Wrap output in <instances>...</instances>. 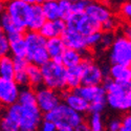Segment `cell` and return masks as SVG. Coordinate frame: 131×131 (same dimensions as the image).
Instances as JSON below:
<instances>
[{"mask_svg":"<svg viewBox=\"0 0 131 131\" xmlns=\"http://www.w3.org/2000/svg\"><path fill=\"white\" fill-rule=\"evenodd\" d=\"M107 75L117 82H131V68L130 66L112 64L108 69Z\"/></svg>","mask_w":131,"mask_h":131,"instance_id":"obj_22","label":"cell"},{"mask_svg":"<svg viewBox=\"0 0 131 131\" xmlns=\"http://www.w3.org/2000/svg\"><path fill=\"white\" fill-rule=\"evenodd\" d=\"M30 8L31 5L25 3L22 0H8L5 4V13H7L19 27L26 30Z\"/></svg>","mask_w":131,"mask_h":131,"instance_id":"obj_7","label":"cell"},{"mask_svg":"<svg viewBox=\"0 0 131 131\" xmlns=\"http://www.w3.org/2000/svg\"><path fill=\"white\" fill-rule=\"evenodd\" d=\"M82 72H83V61L71 67L66 68V88L74 89L75 87L81 85L82 79Z\"/></svg>","mask_w":131,"mask_h":131,"instance_id":"obj_21","label":"cell"},{"mask_svg":"<svg viewBox=\"0 0 131 131\" xmlns=\"http://www.w3.org/2000/svg\"><path fill=\"white\" fill-rule=\"evenodd\" d=\"M121 13L122 15L127 18V19H130L131 17V3L130 2H125L122 7H121Z\"/></svg>","mask_w":131,"mask_h":131,"instance_id":"obj_42","label":"cell"},{"mask_svg":"<svg viewBox=\"0 0 131 131\" xmlns=\"http://www.w3.org/2000/svg\"><path fill=\"white\" fill-rule=\"evenodd\" d=\"M102 37V30H96L93 31L91 34L86 36V44L88 48H93L99 46L100 44V40Z\"/></svg>","mask_w":131,"mask_h":131,"instance_id":"obj_31","label":"cell"},{"mask_svg":"<svg viewBox=\"0 0 131 131\" xmlns=\"http://www.w3.org/2000/svg\"><path fill=\"white\" fill-rule=\"evenodd\" d=\"M84 12L87 16H89L91 19H93L94 21H96L99 23H102L107 18L112 16L111 12L109 10L107 6H105L104 4L97 1H94V0H91Z\"/></svg>","mask_w":131,"mask_h":131,"instance_id":"obj_18","label":"cell"},{"mask_svg":"<svg viewBox=\"0 0 131 131\" xmlns=\"http://www.w3.org/2000/svg\"><path fill=\"white\" fill-rule=\"evenodd\" d=\"M43 119L41 110L37 104L21 105L19 110V130L36 131L39 129Z\"/></svg>","mask_w":131,"mask_h":131,"instance_id":"obj_5","label":"cell"},{"mask_svg":"<svg viewBox=\"0 0 131 131\" xmlns=\"http://www.w3.org/2000/svg\"><path fill=\"white\" fill-rule=\"evenodd\" d=\"M116 25H117V22L115 18L111 16L101 23V30L102 31H113L116 28Z\"/></svg>","mask_w":131,"mask_h":131,"instance_id":"obj_36","label":"cell"},{"mask_svg":"<svg viewBox=\"0 0 131 131\" xmlns=\"http://www.w3.org/2000/svg\"><path fill=\"white\" fill-rule=\"evenodd\" d=\"M65 29H66L65 20L62 18H58L56 20H46L38 31L44 38L48 39L51 37L61 36Z\"/></svg>","mask_w":131,"mask_h":131,"instance_id":"obj_16","label":"cell"},{"mask_svg":"<svg viewBox=\"0 0 131 131\" xmlns=\"http://www.w3.org/2000/svg\"><path fill=\"white\" fill-rule=\"evenodd\" d=\"M13 60H14V67H15V71H16V70L26 69V66L28 65V61L26 60V58L13 57Z\"/></svg>","mask_w":131,"mask_h":131,"instance_id":"obj_38","label":"cell"},{"mask_svg":"<svg viewBox=\"0 0 131 131\" xmlns=\"http://www.w3.org/2000/svg\"><path fill=\"white\" fill-rule=\"evenodd\" d=\"M65 48L66 47L64 45L61 36H56L46 39V50L48 52L50 60L57 63H61V56Z\"/></svg>","mask_w":131,"mask_h":131,"instance_id":"obj_19","label":"cell"},{"mask_svg":"<svg viewBox=\"0 0 131 131\" xmlns=\"http://www.w3.org/2000/svg\"><path fill=\"white\" fill-rule=\"evenodd\" d=\"M0 26H1V30L5 35H10V34H14V32H24L25 31L21 27H19L13 21V19L5 12L0 15Z\"/></svg>","mask_w":131,"mask_h":131,"instance_id":"obj_26","label":"cell"},{"mask_svg":"<svg viewBox=\"0 0 131 131\" xmlns=\"http://www.w3.org/2000/svg\"><path fill=\"white\" fill-rule=\"evenodd\" d=\"M106 107L105 102H92L89 103L88 112L89 113H102Z\"/></svg>","mask_w":131,"mask_h":131,"instance_id":"obj_37","label":"cell"},{"mask_svg":"<svg viewBox=\"0 0 131 131\" xmlns=\"http://www.w3.org/2000/svg\"><path fill=\"white\" fill-rule=\"evenodd\" d=\"M0 31H1V26H0Z\"/></svg>","mask_w":131,"mask_h":131,"instance_id":"obj_47","label":"cell"},{"mask_svg":"<svg viewBox=\"0 0 131 131\" xmlns=\"http://www.w3.org/2000/svg\"><path fill=\"white\" fill-rule=\"evenodd\" d=\"M43 118L51 121L56 126L57 131H74L75 128L84 122L83 114L62 102L50 111L45 112Z\"/></svg>","mask_w":131,"mask_h":131,"instance_id":"obj_1","label":"cell"},{"mask_svg":"<svg viewBox=\"0 0 131 131\" xmlns=\"http://www.w3.org/2000/svg\"><path fill=\"white\" fill-rule=\"evenodd\" d=\"M5 4H6V2L4 0H0V15L5 12Z\"/></svg>","mask_w":131,"mask_h":131,"instance_id":"obj_45","label":"cell"},{"mask_svg":"<svg viewBox=\"0 0 131 131\" xmlns=\"http://www.w3.org/2000/svg\"><path fill=\"white\" fill-rule=\"evenodd\" d=\"M131 34V30H130V26L129 25H126V27L124 28V36H126V37H128V38H130V35Z\"/></svg>","mask_w":131,"mask_h":131,"instance_id":"obj_46","label":"cell"},{"mask_svg":"<svg viewBox=\"0 0 131 131\" xmlns=\"http://www.w3.org/2000/svg\"><path fill=\"white\" fill-rule=\"evenodd\" d=\"M65 23H66V27L77 30L84 36H87L96 30H101V23L87 16L85 12L71 13L65 19Z\"/></svg>","mask_w":131,"mask_h":131,"instance_id":"obj_6","label":"cell"},{"mask_svg":"<svg viewBox=\"0 0 131 131\" xmlns=\"http://www.w3.org/2000/svg\"><path fill=\"white\" fill-rule=\"evenodd\" d=\"M114 34L113 31H102V37L100 40V44L99 46L103 49H108L111 46L112 42L114 41Z\"/></svg>","mask_w":131,"mask_h":131,"instance_id":"obj_32","label":"cell"},{"mask_svg":"<svg viewBox=\"0 0 131 131\" xmlns=\"http://www.w3.org/2000/svg\"><path fill=\"white\" fill-rule=\"evenodd\" d=\"M36 104L42 113L50 111L61 103V94L59 91L42 85L35 90Z\"/></svg>","mask_w":131,"mask_h":131,"instance_id":"obj_8","label":"cell"},{"mask_svg":"<svg viewBox=\"0 0 131 131\" xmlns=\"http://www.w3.org/2000/svg\"><path fill=\"white\" fill-rule=\"evenodd\" d=\"M24 40L26 44V60L41 66L49 60L46 50V38L43 37L38 30H25Z\"/></svg>","mask_w":131,"mask_h":131,"instance_id":"obj_2","label":"cell"},{"mask_svg":"<svg viewBox=\"0 0 131 131\" xmlns=\"http://www.w3.org/2000/svg\"><path fill=\"white\" fill-rule=\"evenodd\" d=\"M107 129L110 131H119L121 129V119L113 118L107 125Z\"/></svg>","mask_w":131,"mask_h":131,"instance_id":"obj_41","label":"cell"},{"mask_svg":"<svg viewBox=\"0 0 131 131\" xmlns=\"http://www.w3.org/2000/svg\"><path fill=\"white\" fill-rule=\"evenodd\" d=\"M53 1H58V0H53Z\"/></svg>","mask_w":131,"mask_h":131,"instance_id":"obj_48","label":"cell"},{"mask_svg":"<svg viewBox=\"0 0 131 131\" xmlns=\"http://www.w3.org/2000/svg\"><path fill=\"white\" fill-rule=\"evenodd\" d=\"M74 93L82 96L88 103L92 102H105L106 103V90L102 85H79L74 89Z\"/></svg>","mask_w":131,"mask_h":131,"instance_id":"obj_12","label":"cell"},{"mask_svg":"<svg viewBox=\"0 0 131 131\" xmlns=\"http://www.w3.org/2000/svg\"><path fill=\"white\" fill-rule=\"evenodd\" d=\"M58 8H59V16L62 19H66L71 12V2L70 0H58Z\"/></svg>","mask_w":131,"mask_h":131,"instance_id":"obj_30","label":"cell"},{"mask_svg":"<svg viewBox=\"0 0 131 131\" xmlns=\"http://www.w3.org/2000/svg\"><path fill=\"white\" fill-rule=\"evenodd\" d=\"M6 36L9 44V53H12V57L25 58L26 44L24 40V32H14Z\"/></svg>","mask_w":131,"mask_h":131,"instance_id":"obj_17","label":"cell"},{"mask_svg":"<svg viewBox=\"0 0 131 131\" xmlns=\"http://www.w3.org/2000/svg\"><path fill=\"white\" fill-rule=\"evenodd\" d=\"M43 85L57 91L66 89V67L62 63L48 60L41 66Z\"/></svg>","mask_w":131,"mask_h":131,"instance_id":"obj_3","label":"cell"},{"mask_svg":"<svg viewBox=\"0 0 131 131\" xmlns=\"http://www.w3.org/2000/svg\"><path fill=\"white\" fill-rule=\"evenodd\" d=\"M60 94H61V100L64 101V103L67 106H69L70 108H72L73 110H75L81 114H85L88 112L89 103L86 100H84L79 94L74 93L72 90L64 89V90H62V93H60Z\"/></svg>","mask_w":131,"mask_h":131,"instance_id":"obj_15","label":"cell"},{"mask_svg":"<svg viewBox=\"0 0 131 131\" xmlns=\"http://www.w3.org/2000/svg\"><path fill=\"white\" fill-rule=\"evenodd\" d=\"M91 0H70L71 2V12L72 13H79L84 12L85 8L90 3Z\"/></svg>","mask_w":131,"mask_h":131,"instance_id":"obj_34","label":"cell"},{"mask_svg":"<svg viewBox=\"0 0 131 131\" xmlns=\"http://www.w3.org/2000/svg\"><path fill=\"white\" fill-rule=\"evenodd\" d=\"M9 53V44L7 36L1 30L0 31V57H3Z\"/></svg>","mask_w":131,"mask_h":131,"instance_id":"obj_35","label":"cell"},{"mask_svg":"<svg viewBox=\"0 0 131 131\" xmlns=\"http://www.w3.org/2000/svg\"><path fill=\"white\" fill-rule=\"evenodd\" d=\"M88 127L91 131H103L105 129L101 113H90L88 118Z\"/></svg>","mask_w":131,"mask_h":131,"instance_id":"obj_29","label":"cell"},{"mask_svg":"<svg viewBox=\"0 0 131 131\" xmlns=\"http://www.w3.org/2000/svg\"><path fill=\"white\" fill-rule=\"evenodd\" d=\"M20 104L14 103L0 113V129L2 131H19Z\"/></svg>","mask_w":131,"mask_h":131,"instance_id":"obj_10","label":"cell"},{"mask_svg":"<svg viewBox=\"0 0 131 131\" xmlns=\"http://www.w3.org/2000/svg\"><path fill=\"white\" fill-rule=\"evenodd\" d=\"M26 73L28 78V84L31 88H38V87L43 85V78H42V72L39 65L28 63L26 66Z\"/></svg>","mask_w":131,"mask_h":131,"instance_id":"obj_24","label":"cell"},{"mask_svg":"<svg viewBox=\"0 0 131 131\" xmlns=\"http://www.w3.org/2000/svg\"><path fill=\"white\" fill-rule=\"evenodd\" d=\"M20 87L13 79L0 78V106L7 107L17 103Z\"/></svg>","mask_w":131,"mask_h":131,"instance_id":"obj_11","label":"cell"},{"mask_svg":"<svg viewBox=\"0 0 131 131\" xmlns=\"http://www.w3.org/2000/svg\"><path fill=\"white\" fill-rule=\"evenodd\" d=\"M106 105L118 111H129L131 108V91L106 92Z\"/></svg>","mask_w":131,"mask_h":131,"instance_id":"obj_14","label":"cell"},{"mask_svg":"<svg viewBox=\"0 0 131 131\" xmlns=\"http://www.w3.org/2000/svg\"><path fill=\"white\" fill-rule=\"evenodd\" d=\"M61 38L63 40L65 47L67 48H72L82 52H85L88 49L86 44V36L82 35L81 32L74 29L66 27V29L61 35Z\"/></svg>","mask_w":131,"mask_h":131,"instance_id":"obj_13","label":"cell"},{"mask_svg":"<svg viewBox=\"0 0 131 131\" xmlns=\"http://www.w3.org/2000/svg\"><path fill=\"white\" fill-rule=\"evenodd\" d=\"M105 77L104 70L95 64L89 57H85L83 60L82 85H101Z\"/></svg>","mask_w":131,"mask_h":131,"instance_id":"obj_9","label":"cell"},{"mask_svg":"<svg viewBox=\"0 0 131 131\" xmlns=\"http://www.w3.org/2000/svg\"><path fill=\"white\" fill-rule=\"evenodd\" d=\"M85 57L86 56L84 54V52L66 47L61 56V63L66 68L71 67V66H74V65L80 64L84 60Z\"/></svg>","mask_w":131,"mask_h":131,"instance_id":"obj_23","label":"cell"},{"mask_svg":"<svg viewBox=\"0 0 131 131\" xmlns=\"http://www.w3.org/2000/svg\"><path fill=\"white\" fill-rule=\"evenodd\" d=\"M41 7H42L43 14H44L46 20H56L60 18L57 1H53V0H44L41 3Z\"/></svg>","mask_w":131,"mask_h":131,"instance_id":"obj_27","label":"cell"},{"mask_svg":"<svg viewBox=\"0 0 131 131\" xmlns=\"http://www.w3.org/2000/svg\"><path fill=\"white\" fill-rule=\"evenodd\" d=\"M13 80L17 83V85L19 87H25V86H29L28 84V78H27V73H26V69H22V70H16Z\"/></svg>","mask_w":131,"mask_h":131,"instance_id":"obj_33","label":"cell"},{"mask_svg":"<svg viewBox=\"0 0 131 131\" xmlns=\"http://www.w3.org/2000/svg\"><path fill=\"white\" fill-rule=\"evenodd\" d=\"M22 1H24L29 5H34V4H41L44 0H22Z\"/></svg>","mask_w":131,"mask_h":131,"instance_id":"obj_44","label":"cell"},{"mask_svg":"<svg viewBox=\"0 0 131 131\" xmlns=\"http://www.w3.org/2000/svg\"><path fill=\"white\" fill-rule=\"evenodd\" d=\"M15 74L14 67V60L13 57L5 54L3 57H0V78L2 79H13Z\"/></svg>","mask_w":131,"mask_h":131,"instance_id":"obj_25","label":"cell"},{"mask_svg":"<svg viewBox=\"0 0 131 131\" xmlns=\"http://www.w3.org/2000/svg\"><path fill=\"white\" fill-rule=\"evenodd\" d=\"M109 59L111 64H119L124 66L131 65V40L126 36L114 38L111 46L109 47Z\"/></svg>","mask_w":131,"mask_h":131,"instance_id":"obj_4","label":"cell"},{"mask_svg":"<svg viewBox=\"0 0 131 131\" xmlns=\"http://www.w3.org/2000/svg\"><path fill=\"white\" fill-rule=\"evenodd\" d=\"M17 103L21 105H28V104H36V95H35V89L31 88L30 86L20 87L19 95Z\"/></svg>","mask_w":131,"mask_h":131,"instance_id":"obj_28","label":"cell"},{"mask_svg":"<svg viewBox=\"0 0 131 131\" xmlns=\"http://www.w3.org/2000/svg\"><path fill=\"white\" fill-rule=\"evenodd\" d=\"M0 113H1V111H0Z\"/></svg>","mask_w":131,"mask_h":131,"instance_id":"obj_49","label":"cell"},{"mask_svg":"<svg viewBox=\"0 0 131 131\" xmlns=\"http://www.w3.org/2000/svg\"><path fill=\"white\" fill-rule=\"evenodd\" d=\"M46 18L43 14L41 4H34L31 5L30 14L28 17L26 30H39V28L44 24Z\"/></svg>","mask_w":131,"mask_h":131,"instance_id":"obj_20","label":"cell"},{"mask_svg":"<svg viewBox=\"0 0 131 131\" xmlns=\"http://www.w3.org/2000/svg\"><path fill=\"white\" fill-rule=\"evenodd\" d=\"M74 131H89V127H88V124L85 123V122H82L77 128H75Z\"/></svg>","mask_w":131,"mask_h":131,"instance_id":"obj_43","label":"cell"},{"mask_svg":"<svg viewBox=\"0 0 131 131\" xmlns=\"http://www.w3.org/2000/svg\"><path fill=\"white\" fill-rule=\"evenodd\" d=\"M39 129H41L42 131H57L54 124L51 121H48V119H45V118L42 119Z\"/></svg>","mask_w":131,"mask_h":131,"instance_id":"obj_39","label":"cell"},{"mask_svg":"<svg viewBox=\"0 0 131 131\" xmlns=\"http://www.w3.org/2000/svg\"><path fill=\"white\" fill-rule=\"evenodd\" d=\"M121 131H130L131 130V115L125 114L121 121Z\"/></svg>","mask_w":131,"mask_h":131,"instance_id":"obj_40","label":"cell"}]
</instances>
